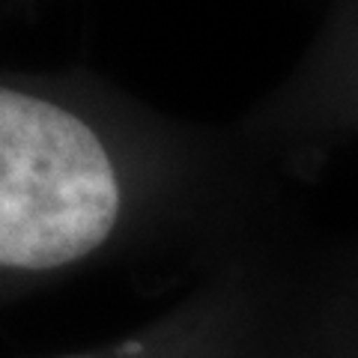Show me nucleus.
I'll return each mask as SVG.
<instances>
[{
    "mask_svg": "<svg viewBox=\"0 0 358 358\" xmlns=\"http://www.w3.org/2000/svg\"><path fill=\"white\" fill-rule=\"evenodd\" d=\"M268 227L257 143L81 72H0V308L147 257L206 266Z\"/></svg>",
    "mask_w": 358,
    "mask_h": 358,
    "instance_id": "1",
    "label": "nucleus"
},
{
    "mask_svg": "<svg viewBox=\"0 0 358 358\" xmlns=\"http://www.w3.org/2000/svg\"><path fill=\"white\" fill-rule=\"evenodd\" d=\"M313 260L260 230L197 268L138 329L51 358H299Z\"/></svg>",
    "mask_w": 358,
    "mask_h": 358,
    "instance_id": "2",
    "label": "nucleus"
},
{
    "mask_svg": "<svg viewBox=\"0 0 358 358\" xmlns=\"http://www.w3.org/2000/svg\"><path fill=\"white\" fill-rule=\"evenodd\" d=\"M289 110H268L266 126L251 129L254 141L308 167L313 143H329L331 131H358V0H343L322 54L308 66V78L293 90Z\"/></svg>",
    "mask_w": 358,
    "mask_h": 358,
    "instance_id": "3",
    "label": "nucleus"
},
{
    "mask_svg": "<svg viewBox=\"0 0 358 358\" xmlns=\"http://www.w3.org/2000/svg\"><path fill=\"white\" fill-rule=\"evenodd\" d=\"M299 358H358V242L313 260Z\"/></svg>",
    "mask_w": 358,
    "mask_h": 358,
    "instance_id": "4",
    "label": "nucleus"
},
{
    "mask_svg": "<svg viewBox=\"0 0 358 358\" xmlns=\"http://www.w3.org/2000/svg\"><path fill=\"white\" fill-rule=\"evenodd\" d=\"M0 3H21V0H0Z\"/></svg>",
    "mask_w": 358,
    "mask_h": 358,
    "instance_id": "5",
    "label": "nucleus"
}]
</instances>
